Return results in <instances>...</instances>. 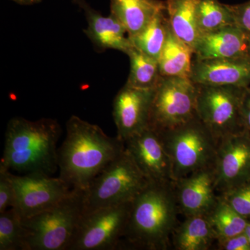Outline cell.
Masks as SVG:
<instances>
[{
    "instance_id": "30",
    "label": "cell",
    "mask_w": 250,
    "mask_h": 250,
    "mask_svg": "<svg viewBox=\"0 0 250 250\" xmlns=\"http://www.w3.org/2000/svg\"><path fill=\"white\" fill-rule=\"evenodd\" d=\"M218 248L223 250H250V242L243 232L218 241Z\"/></svg>"
},
{
    "instance_id": "7",
    "label": "cell",
    "mask_w": 250,
    "mask_h": 250,
    "mask_svg": "<svg viewBox=\"0 0 250 250\" xmlns=\"http://www.w3.org/2000/svg\"><path fill=\"white\" fill-rule=\"evenodd\" d=\"M196 85L197 116L218 143L246 130L241 106L246 88Z\"/></svg>"
},
{
    "instance_id": "25",
    "label": "cell",
    "mask_w": 250,
    "mask_h": 250,
    "mask_svg": "<svg viewBox=\"0 0 250 250\" xmlns=\"http://www.w3.org/2000/svg\"><path fill=\"white\" fill-rule=\"evenodd\" d=\"M236 24L231 5L218 0H200L197 9V25L200 35Z\"/></svg>"
},
{
    "instance_id": "33",
    "label": "cell",
    "mask_w": 250,
    "mask_h": 250,
    "mask_svg": "<svg viewBox=\"0 0 250 250\" xmlns=\"http://www.w3.org/2000/svg\"><path fill=\"white\" fill-rule=\"evenodd\" d=\"M245 233L248 236V239L250 240V220H248V223H247V226L246 229H245Z\"/></svg>"
},
{
    "instance_id": "1",
    "label": "cell",
    "mask_w": 250,
    "mask_h": 250,
    "mask_svg": "<svg viewBox=\"0 0 250 250\" xmlns=\"http://www.w3.org/2000/svg\"><path fill=\"white\" fill-rule=\"evenodd\" d=\"M125 149L118 136L110 137L98 125L72 116L66 123V137L57 152L59 177L72 188L85 192Z\"/></svg>"
},
{
    "instance_id": "10",
    "label": "cell",
    "mask_w": 250,
    "mask_h": 250,
    "mask_svg": "<svg viewBox=\"0 0 250 250\" xmlns=\"http://www.w3.org/2000/svg\"><path fill=\"white\" fill-rule=\"evenodd\" d=\"M11 179L16 193L14 208L22 220L57 205L74 190L61 177L46 174L17 176L11 172Z\"/></svg>"
},
{
    "instance_id": "28",
    "label": "cell",
    "mask_w": 250,
    "mask_h": 250,
    "mask_svg": "<svg viewBox=\"0 0 250 250\" xmlns=\"http://www.w3.org/2000/svg\"><path fill=\"white\" fill-rule=\"evenodd\" d=\"M16 206V193L11 171L0 166V213L14 208Z\"/></svg>"
},
{
    "instance_id": "27",
    "label": "cell",
    "mask_w": 250,
    "mask_h": 250,
    "mask_svg": "<svg viewBox=\"0 0 250 250\" xmlns=\"http://www.w3.org/2000/svg\"><path fill=\"white\" fill-rule=\"evenodd\" d=\"M220 195L237 213L250 220V178Z\"/></svg>"
},
{
    "instance_id": "16",
    "label": "cell",
    "mask_w": 250,
    "mask_h": 250,
    "mask_svg": "<svg viewBox=\"0 0 250 250\" xmlns=\"http://www.w3.org/2000/svg\"><path fill=\"white\" fill-rule=\"evenodd\" d=\"M72 1L83 11L88 23V27L83 31L97 52L116 49L127 54L133 48L134 45L126 29L115 16L112 14L103 16L85 0Z\"/></svg>"
},
{
    "instance_id": "17",
    "label": "cell",
    "mask_w": 250,
    "mask_h": 250,
    "mask_svg": "<svg viewBox=\"0 0 250 250\" xmlns=\"http://www.w3.org/2000/svg\"><path fill=\"white\" fill-rule=\"evenodd\" d=\"M250 56L248 36L236 24L201 34L194 49L197 60L238 58Z\"/></svg>"
},
{
    "instance_id": "18",
    "label": "cell",
    "mask_w": 250,
    "mask_h": 250,
    "mask_svg": "<svg viewBox=\"0 0 250 250\" xmlns=\"http://www.w3.org/2000/svg\"><path fill=\"white\" fill-rule=\"evenodd\" d=\"M165 10L166 1L162 0H110L111 14L123 24L129 38L141 32Z\"/></svg>"
},
{
    "instance_id": "3",
    "label": "cell",
    "mask_w": 250,
    "mask_h": 250,
    "mask_svg": "<svg viewBox=\"0 0 250 250\" xmlns=\"http://www.w3.org/2000/svg\"><path fill=\"white\" fill-rule=\"evenodd\" d=\"M62 134L58 122L16 117L9 122L0 166L9 170L52 175L58 167L57 146Z\"/></svg>"
},
{
    "instance_id": "9",
    "label": "cell",
    "mask_w": 250,
    "mask_h": 250,
    "mask_svg": "<svg viewBox=\"0 0 250 250\" xmlns=\"http://www.w3.org/2000/svg\"><path fill=\"white\" fill-rule=\"evenodd\" d=\"M131 202L83 213L67 250L119 248L129 219Z\"/></svg>"
},
{
    "instance_id": "8",
    "label": "cell",
    "mask_w": 250,
    "mask_h": 250,
    "mask_svg": "<svg viewBox=\"0 0 250 250\" xmlns=\"http://www.w3.org/2000/svg\"><path fill=\"white\" fill-rule=\"evenodd\" d=\"M197 85L190 78L161 77L154 90L149 126L173 129L197 117Z\"/></svg>"
},
{
    "instance_id": "26",
    "label": "cell",
    "mask_w": 250,
    "mask_h": 250,
    "mask_svg": "<svg viewBox=\"0 0 250 250\" xmlns=\"http://www.w3.org/2000/svg\"><path fill=\"white\" fill-rule=\"evenodd\" d=\"M27 231L14 208L0 213V250H25Z\"/></svg>"
},
{
    "instance_id": "6",
    "label": "cell",
    "mask_w": 250,
    "mask_h": 250,
    "mask_svg": "<svg viewBox=\"0 0 250 250\" xmlns=\"http://www.w3.org/2000/svg\"><path fill=\"white\" fill-rule=\"evenodd\" d=\"M125 150L92 181L83 195V213L130 202L149 183Z\"/></svg>"
},
{
    "instance_id": "12",
    "label": "cell",
    "mask_w": 250,
    "mask_h": 250,
    "mask_svg": "<svg viewBox=\"0 0 250 250\" xmlns=\"http://www.w3.org/2000/svg\"><path fill=\"white\" fill-rule=\"evenodd\" d=\"M154 90L125 84L117 93L113 116L117 136L123 143L149 126Z\"/></svg>"
},
{
    "instance_id": "11",
    "label": "cell",
    "mask_w": 250,
    "mask_h": 250,
    "mask_svg": "<svg viewBox=\"0 0 250 250\" xmlns=\"http://www.w3.org/2000/svg\"><path fill=\"white\" fill-rule=\"evenodd\" d=\"M220 193L250 178V134L246 130L219 141L214 166Z\"/></svg>"
},
{
    "instance_id": "22",
    "label": "cell",
    "mask_w": 250,
    "mask_h": 250,
    "mask_svg": "<svg viewBox=\"0 0 250 250\" xmlns=\"http://www.w3.org/2000/svg\"><path fill=\"white\" fill-rule=\"evenodd\" d=\"M170 28L167 11L165 10L156 15L141 32L129 39L134 47L158 60L165 45Z\"/></svg>"
},
{
    "instance_id": "4",
    "label": "cell",
    "mask_w": 250,
    "mask_h": 250,
    "mask_svg": "<svg viewBox=\"0 0 250 250\" xmlns=\"http://www.w3.org/2000/svg\"><path fill=\"white\" fill-rule=\"evenodd\" d=\"M84 192L71 195L48 209L22 220L25 250H67L83 214Z\"/></svg>"
},
{
    "instance_id": "2",
    "label": "cell",
    "mask_w": 250,
    "mask_h": 250,
    "mask_svg": "<svg viewBox=\"0 0 250 250\" xmlns=\"http://www.w3.org/2000/svg\"><path fill=\"white\" fill-rule=\"evenodd\" d=\"M179 214L173 182H149L131 201L118 249H168Z\"/></svg>"
},
{
    "instance_id": "21",
    "label": "cell",
    "mask_w": 250,
    "mask_h": 250,
    "mask_svg": "<svg viewBox=\"0 0 250 250\" xmlns=\"http://www.w3.org/2000/svg\"><path fill=\"white\" fill-rule=\"evenodd\" d=\"M193 57V49L174 35L170 28L158 59L161 76L190 78Z\"/></svg>"
},
{
    "instance_id": "24",
    "label": "cell",
    "mask_w": 250,
    "mask_h": 250,
    "mask_svg": "<svg viewBox=\"0 0 250 250\" xmlns=\"http://www.w3.org/2000/svg\"><path fill=\"white\" fill-rule=\"evenodd\" d=\"M207 218L216 235L217 242L245 232L248 223V220L237 213L220 195Z\"/></svg>"
},
{
    "instance_id": "23",
    "label": "cell",
    "mask_w": 250,
    "mask_h": 250,
    "mask_svg": "<svg viewBox=\"0 0 250 250\" xmlns=\"http://www.w3.org/2000/svg\"><path fill=\"white\" fill-rule=\"evenodd\" d=\"M126 55L130 60V72L125 84L143 89L155 88L162 77L157 59L134 47Z\"/></svg>"
},
{
    "instance_id": "15",
    "label": "cell",
    "mask_w": 250,
    "mask_h": 250,
    "mask_svg": "<svg viewBox=\"0 0 250 250\" xmlns=\"http://www.w3.org/2000/svg\"><path fill=\"white\" fill-rule=\"evenodd\" d=\"M190 79L199 85L250 86V56L223 59H193Z\"/></svg>"
},
{
    "instance_id": "13",
    "label": "cell",
    "mask_w": 250,
    "mask_h": 250,
    "mask_svg": "<svg viewBox=\"0 0 250 250\" xmlns=\"http://www.w3.org/2000/svg\"><path fill=\"white\" fill-rule=\"evenodd\" d=\"M125 146L149 182H174L170 157L156 130L148 126L126 140Z\"/></svg>"
},
{
    "instance_id": "31",
    "label": "cell",
    "mask_w": 250,
    "mask_h": 250,
    "mask_svg": "<svg viewBox=\"0 0 250 250\" xmlns=\"http://www.w3.org/2000/svg\"><path fill=\"white\" fill-rule=\"evenodd\" d=\"M241 111L245 129L250 134V86L243 93Z\"/></svg>"
},
{
    "instance_id": "32",
    "label": "cell",
    "mask_w": 250,
    "mask_h": 250,
    "mask_svg": "<svg viewBox=\"0 0 250 250\" xmlns=\"http://www.w3.org/2000/svg\"><path fill=\"white\" fill-rule=\"evenodd\" d=\"M11 1H14L18 4L30 6V5L39 4L42 1V0H11Z\"/></svg>"
},
{
    "instance_id": "29",
    "label": "cell",
    "mask_w": 250,
    "mask_h": 250,
    "mask_svg": "<svg viewBox=\"0 0 250 250\" xmlns=\"http://www.w3.org/2000/svg\"><path fill=\"white\" fill-rule=\"evenodd\" d=\"M234 15L235 22L247 35L250 34V0L243 4L231 5Z\"/></svg>"
},
{
    "instance_id": "20",
    "label": "cell",
    "mask_w": 250,
    "mask_h": 250,
    "mask_svg": "<svg viewBox=\"0 0 250 250\" xmlns=\"http://www.w3.org/2000/svg\"><path fill=\"white\" fill-rule=\"evenodd\" d=\"M165 1L171 30L194 51L200 36L197 25V9L200 0Z\"/></svg>"
},
{
    "instance_id": "14",
    "label": "cell",
    "mask_w": 250,
    "mask_h": 250,
    "mask_svg": "<svg viewBox=\"0 0 250 250\" xmlns=\"http://www.w3.org/2000/svg\"><path fill=\"white\" fill-rule=\"evenodd\" d=\"M180 214L207 216L218 202L213 167L192 172L173 182Z\"/></svg>"
},
{
    "instance_id": "5",
    "label": "cell",
    "mask_w": 250,
    "mask_h": 250,
    "mask_svg": "<svg viewBox=\"0 0 250 250\" xmlns=\"http://www.w3.org/2000/svg\"><path fill=\"white\" fill-rule=\"evenodd\" d=\"M157 131L170 159L174 182L214 166L218 143L198 117L173 129Z\"/></svg>"
},
{
    "instance_id": "19",
    "label": "cell",
    "mask_w": 250,
    "mask_h": 250,
    "mask_svg": "<svg viewBox=\"0 0 250 250\" xmlns=\"http://www.w3.org/2000/svg\"><path fill=\"white\" fill-rule=\"evenodd\" d=\"M215 241L216 235L207 216L194 215L186 217L183 223L178 225L171 244L177 250H207Z\"/></svg>"
},
{
    "instance_id": "34",
    "label": "cell",
    "mask_w": 250,
    "mask_h": 250,
    "mask_svg": "<svg viewBox=\"0 0 250 250\" xmlns=\"http://www.w3.org/2000/svg\"><path fill=\"white\" fill-rule=\"evenodd\" d=\"M248 51H249L250 54V34L248 35Z\"/></svg>"
}]
</instances>
